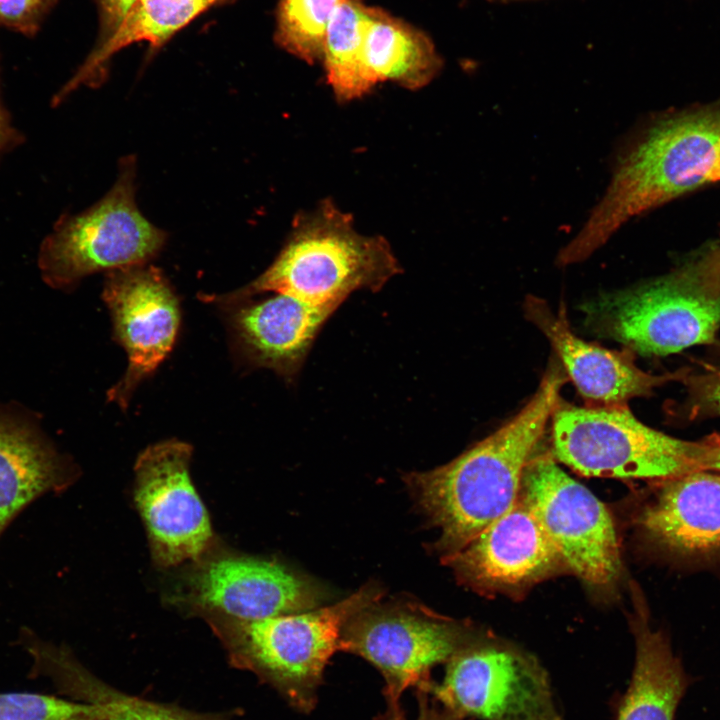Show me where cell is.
<instances>
[{
	"label": "cell",
	"instance_id": "277c9868",
	"mask_svg": "<svg viewBox=\"0 0 720 720\" xmlns=\"http://www.w3.org/2000/svg\"><path fill=\"white\" fill-rule=\"evenodd\" d=\"M382 591L366 585L328 607L243 620L206 615L232 667L253 673L295 710L311 712L326 665L339 650L344 624L378 602Z\"/></svg>",
	"mask_w": 720,
	"mask_h": 720
},
{
	"label": "cell",
	"instance_id": "ba28073f",
	"mask_svg": "<svg viewBox=\"0 0 720 720\" xmlns=\"http://www.w3.org/2000/svg\"><path fill=\"white\" fill-rule=\"evenodd\" d=\"M472 643L458 625L421 605L375 602L344 624L339 650L371 663L385 681L386 702L398 703L405 690L432 682L434 666Z\"/></svg>",
	"mask_w": 720,
	"mask_h": 720
},
{
	"label": "cell",
	"instance_id": "83f0119b",
	"mask_svg": "<svg viewBox=\"0 0 720 720\" xmlns=\"http://www.w3.org/2000/svg\"><path fill=\"white\" fill-rule=\"evenodd\" d=\"M690 389L695 415L720 416V370L693 378Z\"/></svg>",
	"mask_w": 720,
	"mask_h": 720
},
{
	"label": "cell",
	"instance_id": "9a60e30c",
	"mask_svg": "<svg viewBox=\"0 0 720 720\" xmlns=\"http://www.w3.org/2000/svg\"><path fill=\"white\" fill-rule=\"evenodd\" d=\"M523 308L526 318L550 342L586 406H626L628 400L685 376L647 373L635 364L631 351L609 350L582 340L572 332L563 307L554 313L543 299L527 296Z\"/></svg>",
	"mask_w": 720,
	"mask_h": 720
},
{
	"label": "cell",
	"instance_id": "4fadbf2b",
	"mask_svg": "<svg viewBox=\"0 0 720 720\" xmlns=\"http://www.w3.org/2000/svg\"><path fill=\"white\" fill-rule=\"evenodd\" d=\"M187 576L188 602L206 615L253 620L311 610L319 593L305 578L274 561L204 556Z\"/></svg>",
	"mask_w": 720,
	"mask_h": 720
},
{
	"label": "cell",
	"instance_id": "30bf717a",
	"mask_svg": "<svg viewBox=\"0 0 720 720\" xmlns=\"http://www.w3.org/2000/svg\"><path fill=\"white\" fill-rule=\"evenodd\" d=\"M520 493L558 551L564 566L598 588L614 584L622 570L609 511L585 486L547 457L531 459Z\"/></svg>",
	"mask_w": 720,
	"mask_h": 720
},
{
	"label": "cell",
	"instance_id": "9c48e42d",
	"mask_svg": "<svg viewBox=\"0 0 720 720\" xmlns=\"http://www.w3.org/2000/svg\"><path fill=\"white\" fill-rule=\"evenodd\" d=\"M446 664L442 681L424 689L463 719L562 720L546 671L527 654L472 643Z\"/></svg>",
	"mask_w": 720,
	"mask_h": 720
},
{
	"label": "cell",
	"instance_id": "52a82bcc",
	"mask_svg": "<svg viewBox=\"0 0 720 720\" xmlns=\"http://www.w3.org/2000/svg\"><path fill=\"white\" fill-rule=\"evenodd\" d=\"M586 324L645 355H668L711 344L720 328V292L687 266L636 288L601 295L584 305Z\"/></svg>",
	"mask_w": 720,
	"mask_h": 720
},
{
	"label": "cell",
	"instance_id": "f1b7e54d",
	"mask_svg": "<svg viewBox=\"0 0 720 720\" xmlns=\"http://www.w3.org/2000/svg\"><path fill=\"white\" fill-rule=\"evenodd\" d=\"M135 1L96 0L100 19V37L97 45L104 43L114 35Z\"/></svg>",
	"mask_w": 720,
	"mask_h": 720
},
{
	"label": "cell",
	"instance_id": "6da1fadb",
	"mask_svg": "<svg viewBox=\"0 0 720 720\" xmlns=\"http://www.w3.org/2000/svg\"><path fill=\"white\" fill-rule=\"evenodd\" d=\"M566 376L551 361L529 402L498 430L447 464L403 476L419 509L440 529L436 547L445 556L463 548L514 505Z\"/></svg>",
	"mask_w": 720,
	"mask_h": 720
},
{
	"label": "cell",
	"instance_id": "cb8c5ba5",
	"mask_svg": "<svg viewBox=\"0 0 720 720\" xmlns=\"http://www.w3.org/2000/svg\"><path fill=\"white\" fill-rule=\"evenodd\" d=\"M343 0H280L275 41L291 55L315 64L322 60L327 28Z\"/></svg>",
	"mask_w": 720,
	"mask_h": 720
},
{
	"label": "cell",
	"instance_id": "1f68e13d",
	"mask_svg": "<svg viewBox=\"0 0 720 720\" xmlns=\"http://www.w3.org/2000/svg\"><path fill=\"white\" fill-rule=\"evenodd\" d=\"M703 470L720 472V437L713 436L701 463Z\"/></svg>",
	"mask_w": 720,
	"mask_h": 720
},
{
	"label": "cell",
	"instance_id": "ffe728a7",
	"mask_svg": "<svg viewBox=\"0 0 720 720\" xmlns=\"http://www.w3.org/2000/svg\"><path fill=\"white\" fill-rule=\"evenodd\" d=\"M633 631L635 665L617 720H674L692 679L663 632L652 630L642 616L634 620Z\"/></svg>",
	"mask_w": 720,
	"mask_h": 720
},
{
	"label": "cell",
	"instance_id": "7402d4cb",
	"mask_svg": "<svg viewBox=\"0 0 720 720\" xmlns=\"http://www.w3.org/2000/svg\"><path fill=\"white\" fill-rule=\"evenodd\" d=\"M365 60L377 83L390 81L408 90L427 86L443 66L425 33L380 8L369 6Z\"/></svg>",
	"mask_w": 720,
	"mask_h": 720
},
{
	"label": "cell",
	"instance_id": "3957f363",
	"mask_svg": "<svg viewBox=\"0 0 720 720\" xmlns=\"http://www.w3.org/2000/svg\"><path fill=\"white\" fill-rule=\"evenodd\" d=\"M401 271L383 236L359 233L352 215L324 199L294 217L280 252L260 276L209 300L230 304L280 293L334 313L353 292H378Z\"/></svg>",
	"mask_w": 720,
	"mask_h": 720
},
{
	"label": "cell",
	"instance_id": "8992f818",
	"mask_svg": "<svg viewBox=\"0 0 720 720\" xmlns=\"http://www.w3.org/2000/svg\"><path fill=\"white\" fill-rule=\"evenodd\" d=\"M135 180V159L129 156L121 161L118 178L102 199L57 221L38 254L48 285L72 288L94 272L146 264L158 255L166 233L139 211Z\"/></svg>",
	"mask_w": 720,
	"mask_h": 720
},
{
	"label": "cell",
	"instance_id": "4316f807",
	"mask_svg": "<svg viewBox=\"0 0 720 720\" xmlns=\"http://www.w3.org/2000/svg\"><path fill=\"white\" fill-rule=\"evenodd\" d=\"M418 714L414 720H464L452 710L440 704L426 689L418 688ZM386 709L375 720H408L401 702H386Z\"/></svg>",
	"mask_w": 720,
	"mask_h": 720
},
{
	"label": "cell",
	"instance_id": "7a4b0ae2",
	"mask_svg": "<svg viewBox=\"0 0 720 720\" xmlns=\"http://www.w3.org/2000/svg\"><path fill=\"white\" fill-rule=\"evenodd\" d=\"M720 142V102L653 123L617 155L609 185L557 264L588 258L633 217L702 184Z\"/></svg>",
	"mask_w": 720,
	"mask_h": 720
},
{
	"label": "cell",
	"instance_id": "7c38bea8",
	"mask_svg": "<svg viewBox=\"0 0 720 720\" xmlns=\"http://www.w3.org/2000/svg\"><path fill=\"white\" fill-rule=\"evenodd\" d=\"M103 299L114 335L128 355V367L108 391L126 408L137 386L172 350L180 324L176 295L160 269L146 264L108 271Z\"/></svg>",
	"mask_w": 720,
	"mask_h": 720
},
{
	"label": "cell",
	"instance_id": "5bb4252c",
	"mask_svg": "<svg viewBox=\"0 0 720 720\" xmlns=\"http://www.w3.org/2000/svg\"><path fill=\"white\" fill-rule=\"evenodd\" d=\"M443 560L464 582L484 590L519 589L564 566L521 493L505 514Z\"/></svg>",
	"mask_w": 720,
	"mask_h": 720
},
{
	"label": "cell",
	"instance_id": "ac0fdd59",
	"mask_svg": "<svg viewBox=\"0 0 720 720\" xmlns=\"http://www.w3.org/2000/svg\"><path fill=\"white\" fill-rule=\"evenodd\" d=\"M76 474L31 416L0 405V536L30 503L65 490Z\"/></svg>",
	"mask_w": 720,
	"mask_h": 720
},
{
	"label": "cell",
	"instance_id": "603a6c76",
	"mask_svg": "<svg viewBox=\"0 0 720 720\" xmlns=\"http://www.w3.org/2000/svg\"><path fill=\"white\" fill-rule=\"evenodd\" d=\"M367 12L363 0H343L326 31L322 61L339 102L359 99L378 84L365 60Z\"/></svg>",
	"mask_w": 720,
	"mask_h": 720
},
{
	"label": "cell",
	"instance_id": "f546056e",
	"mask_svg": "<svg viewBox=\"0 0 720 720\" xmlns=\"http://www.w3.org/2000/svg\"><path fill=\"white\" fill-rule=\"evenodd\" d=\"M687 267L699 282L720 292V239L702 257Z\"/></svg>",
	"mask_w": 720,
	"mask_h": 720
},
{
	"label": "cell",
	"instance_id": "e0dca14e",
	"mask_svg": "<svg viewBox=\"0 0 720 720\" xmlns=\"http://www.w3.org/2000/svg\"><path fill=\"white\" fill-rule=\"evenodd\" d=\"M242 302L231 320L243 355L252 365L292 381L333 313L280 293Z\"/></svg>",
	"mask_w": 720,
	"mask_h": 720
},
{
	"label": "cell",
	"instance_id": "5b68a950",
	"mask_svg": "<svg viewBox=\"0 0 720 720\" xmlns=\"http://www.w3.org/2000/svg\"><path fill=\"white\" fill-rule=\"evenodd\" d=\"M555 457L583 476L664 480L702 469L712 437L685 441L640 422L628 406L556 404Z\"/></svg>",
	"mask_w": 720,
	"mask_h": 720
},
{
	"label": "cell",
	"instance_id": "4dcf8cb0",
	"mask_svg": "<svg viewBox=\"0 0 720 720\" xmlns=\"http://www.w3.org/2000/svg\"><path fill=\"white\" fill-rule=\"evenodd\" d=\"M21 132L13 125L0 93V161L23 142Z\"/></svg>",
	"mask_w": 720,
	"mask_h": 720
},
{
	"label": "cell",
	"instance_id": "d4e9b609",
	"mask_svg": "<svg viewBox=\"0 0 720 720\" xmlns=\"http://www.w3.org/2000/svg\"><path fill=\"white\" fill-rule=\"evenodd\" d=\"M0 720H108L98 707L55 695L0 693Z\"/></svg>",
	"mask_w": 720,
	"mask_h": 720
},
{
	"label": "cell",
	"instance_id": "836d02e7",
	"mask_svg": "<svg viewBox=\"0 0 720 720\" xmlns=\"http://www.w3.org/2000/svg\"><path fill=\"white\" fill-rule=\"evenodd\" d=\"M489 1H512V0H489Z\"/></svg>",
	"mask_w": 720,
	"mask_h": 720
},
{
	"label": "cell",
	"instance_id": "8fae6325",
	"mask_svg": "<svg viewBox=\"0 0 720 720\" xmlns=\"http://www.w3.org/2000/svg\"><path fill=\"white\" fill-rule=\"evenodd\" d=\"M192 447L166 440L147 447L135 463V503L154 562L171 568L208 554L213 532L189 473Z\"/></svg>",
	"mask_w": 720,
	"mask_h": 720
},
{
	"label": "cell",
	"instance_id": "484cf974",
	"mask_svg": "<svg viewBox=\"0 0 720 720\" xmlns=\"http://www.w3.org/2000/svg\"><path fill=\"white\" fill-rule=\"evenodd\" d=\"M58 0H0V27L34 37Z\"/></svg>",
	"mask_w": 720,
	"mask_h": 720
},
{
	"label": "cell",
	"instance_id": "d6a6232c",
	"mask_svg": "<svg viewBox=\"0 0 720 720\" xmlns=\"http://www.w3.org/2000/svg\"><path fill=\"white\" fill-rule=\"evenodd\" d=\"M720 180V142L717 147L716 155L713 164L709 170L707 181L715 182Z\"/></svg>",
	"mask_w": 720,
	"mask_h": 720
},
{
	"label": "cell",
	"instance_id": "d6986e66",
	"mask_svg": "<svg viewBox=\"0 0 720 720\" xmlns=\"http://www.w3.org/2000/svg\"><path fill=\"white\" fill-rule=\"evenodd\" d=\"M30 676L46 677L58 693L98 707L108 720H233L240 710L199 712L126 693L90 671L65 644L40 640L31 651Z\"/></svg>",
	"mask_w": 720,
	"mask_h": 720
},
{
	"label": "cell",
	"instance_id": "2e32d148",
	"mask_svg": "<svg viewBox=\"0 0 720 720\" xmlns=\"http://www.w3.org/2000/svg\"><path fill=\"white\" fill-rule=\"evenodd\" d=\"M637 522L646 540L682 560L720 554V475L693 470L661 480Z\"/></svg>",
	"mask_w": 720,
	"mask_h": 720
},
{
	"label": "cell",
	"instance_id": "44dd1931",
	"mask_svg": "<svg viewBox=\"0 0 720 720\" xmlns=\"http://www.w3.org/2000/svg\"><path fill=\"white\" fill-rule=\"evenodd\" d=\"M233 1L235 0H136L114 35L104 43L96 45L74 75L53 96L52 105H59L81 86L99 85L104 79L109 59L124 47L147 41L153 49H158L175 32L204 11Z\"/></svg>",
	"mask_w": 720,
	"mask_h": 720
}]
</instances>
